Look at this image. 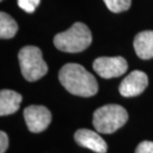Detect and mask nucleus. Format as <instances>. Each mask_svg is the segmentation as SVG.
<instances>
[{
    "instance_id": "8",
    "label": "nucleus",
    "mask_w": 153,
    "mask_h": 153,
    "mask_svg": "<svg viewBox=\"0 0 153 153\" xmlns=\"http://www.w3.org/2000/svg\"><path fill=\"white\" fill-rule=\"evenodd\" d=\"M75 140L79 145L88 148L97 153H105L108 144L99 133L90 129H79L75 133Z\"/></svg>"
},
{
    "instance_id": "15",
    "label": "nucleus",
    "mask_w": 153,
    "mask_h": 153,
    "mask_svg": "<svg viewBox=\"0 0 153 153\" xmlns=\"http://www.w3.org/2000/svg\"><path fill=\"white\" fill-rule=\"evenodd\" d=\"M8 136L4 131L0 132V153H4L8 148Z\"/></svg>"
},
{
    "instance_id": "3",
    "label": "nucleus",
    "mask_w": 153,
    "mask_h": 153,
    "mask_svg": "<svg viewBox=\"0 0 153 153\" xmlns=\"http://www.w3.org/2000/svg\"><path fill=\"white\" fill-rule=\"evenodd\" d=\"M128 114L126 109L118 105H106L94 112L93 124L100 133L109 134L126 123Z\"/></svg>"
},
{
    "instance_id": "13",
    "label": "nucleus",
    "mask_w": 153,
    "mask_h": 153,
    "mask_svg": "<svg viewBox=\"0 0 153 153\" xmlns=\"http://www.w3.org/2000/svg\"><path fill=\"white\" fill-rule=\"evenodd\" d=\"M40 1L41 0H18V5L27 13H33L40 4Z\"/></svg>"
},
{
    "instance_id": "6",
    "label": "nucleus",
    "mask_w": 153,
    "mask_h": 153,
    "mask_svg": "<svg viewBox=\"0 0 153 153\" xmlns=\"http://www.w3.org/2000/svg\"><path fill=\"white\" fill-rule=\"evenodd\" d=\"M24 118L31 132L39 133L49 126L52 120L50 111L43 105H30L24 109Z\"/></svg>"
},
{
    "instance_id": "1",
    "label": "nucleus",
    "mask_w": 153,
    "mask_h": 153,
    "mask_svg": "<svg viewBox=\"0 0 153 153\" xmlns=\"http://www.w3.org/2000/svg\"><path fill=\"white\" fill-rule=\"evenodd\" d=\"M59 79L69 93L79 97H93L99 85L96 78L79 64H67L60 70Z\"/></svg>"
},
{
    "instance_id": "10",
    "label": "nucleus",
    "mask_w": 153,
    "mask_h": 153,
    "mask_svg": "<svg viewBox=\"0 0 153 153\" xmlns=\"http://www.w3.org/2000/svg\"><path fill=\"white\" fill-rule=\"evenodd\" d=\"M22 96L11 90L0 91V115L5 116L15 114L20 108Z\"/></svg>"
},
{
    "instance_id": "14",
    "label": "nucleus",
    "mask_w": 153,
    "mask_h": 153,
    "mask_svg": "<svg viewBox=\"0 0 153 153\" xmlns=\"http://www.w3.org/2000/svg\"><path fill=\"white\" fill-rule=\"evenodd\" d=\"M135 153H153V142L142 141L136 147Z\"/></svg>"
},
{
    "instance_id": "4",
    "label": "nucleus",
    "mask_w": 153,
    "mask_h": 153,
    "mask_svg": "<svg viewBox=\"0 0 153 153\" xmlns=\"http://www.w3.org/2000/svg\"><path fill=\"white\" fill-rule=\"evenodd\" d=\"M20 69L28 82H35L43 78L48 72V66L43 60L42 52L35 46H26L18 54Z\"/></svg>"
},
{
    "instance_id": "11",
    "label": "nucleus",
    "mask_w": 153,
    "mask_h": 153,
    "mask_svg": "<svg viewBox=\"0 0 153 153\" xmlns=\"http://www.w3.org/2000/svg\"><path fill=\"white\" fill-rule=\"evenodd\" d=\"M18 31V25L10 15L1 12L0 13V37L1 39H10L14 37Z\"/></svg>"
},
{
    "instance_id": "7",
    "label": "nucleus",
    "mask_w": 153,
    "mask_h": 153,
    "mask_svg": "<svg viewBox=\"0 0 153 153\" xmlns=\"http://www.w3.org/2000/svg\"><path fill=\"white\" fill-rule=\"evenodd\" d=\"M148 85V78L145 73L141 71H133L123 81L120 82L118 88L119 93L122 97H136L142 94Z\"/></svg>"
},
{
    "instance_id": "2",
    "label": "nucleus",
    "mask_w": 153,
    "mask_h": 153,
    "mask_svg": "<svg viewBox=\"0 0 153 153\" xmlns=\"http://www.w3.org/2000/svg\"><path fill=\"white\" fill-rule=\"evenodd\" d=\"M91 33L87 25L76 22L65 32L59 33L54 38V45L58 50L67 53H79L91 44Z\"/></svg>"
},
{
    "instance_id": "5",
    "label": "nucleus",
    "mask_w": 153,
    "mask_h": 153,
    "mask_svg": "<svg viewBox=\"0 0 153 153\" xmlns=\"http://www.w3.org/2000/svg\"><path fill=\"white\" fill-rule=\"evenodd\" d=\"M94 72L103 79L120 76L126 72L127 62L122 57H100L93 64Z\"/></svg>"
},
{
    "instance_id": "9",
    "label": "nucleus",
    "mask_w": 153,
    "mask_h": 153,
    "mask_svg": "<svg viewBox=\"0 0 153 153\" xmlns=\"http://www.w3.org/2000/svg\"><path fill=\"white\" fill-rule=\"evenodd\" d=\"M136 55L142 60L153 58V31H142L138 33L133 41Z\"/></svg>"
},
{
    "instance_id": "12",
    "label": "nucleus",
    "mask_w": 153,
    "mask_h": 153,
    "mask_svg": "<svg viewBox=\"0 0 153 153\" xmlns=\"http://www.w3.org/2000/svg\"><path fill=\"white\" fill-rule=\"evenodd\" d=\"M109 10L114 13H119L127 10L130 7L131 0H103Z\"/></svg>"
}]
</instances>
